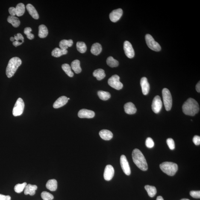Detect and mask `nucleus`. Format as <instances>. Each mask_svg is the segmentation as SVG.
<instances>
[{
  "mask_svg": "<svg viewBox=\"0 0 200 200\" xmlns=\"http://www.w3.org/2000/svg\"><path fill=\"white\" fill-rule=\"evenodd\" d=\"M199 107L197 101L192 98H189L184 103L182 106L183 112L185 114L194 116L199 112Z\"/></svg>",
  "mask_w": 200,
  "mask_h": 200,
  "instance_id": "f257e3e1",
  "label": "nucleus"
},
{
  "mask_svg": "<svg viewBox=\"0 0 200 200\" xmlns=\"http://www.w3.org/2000/svg\"><path fill=\"white\" fill-rule=\"evenodd\" d=\"M132 157L133 162L138 168L143 171L147 170L148 166L146 159L140 150L138 149L133 150Z\"/></svg>",
  "mask_w": 200,
  "mask_h": 200,
  "instance_id": "f03ea898",
  "label": "nucleus"
},
{
  "mask_svg": "<svg viewBox=\"0 0 200 200\" xmlns=\"http://www.w3.org/2000/svg\"><path fill=\"white\" fill-rule=\"evenodd\" d=\"M22 63V60L19 57H13L10 59L6 69V75L8 78L13 76Z\"/></svg>",
  "mask_w": 200,
  "mask_h": 200,
  "instance_id": "7ed1b4c3",
  "label": "nucleus"
},
{
  "mask_svg": "<svg viewBox=\"0 0 200 200\" xmlns=\"http://www.w3.org/2000/svg\"><path fill=\"white\" fill-rule=\"evenodd\" d=\"M161 170L168 175L173 176L178 170V166L176 163L172 162H164L160 165Z\"/></svg>",
  "mask_w": 200,
  "mask_h": 200,
  "instance_id": "20e7f679",
  "label": "nucleus"
},
{
  "mask_svg": "<svg viewBox=\"0 0 200 200\" xmlns=\"http://www.w3.org/2000/svg\"><path fill=\"white\" fill-rule=\"evenodd\" d=\"M162 96L163 103L167 111H169L171 109L172 104V97L169 89L164 88L162 90Z\"/></svg>",
  "mask_w": 200,
  "mask_h": 200,
  "instance_id": "39448f33",
  "label": "nucleus"
},
{
  "mask_svg": "<svg viewBox=\"0 0 200 200\" xmlns=\"http://www.w3.org/2000/svg\"><path fill=\"white\" fill-rule=\"evenodd\" d=\"M145 38L147 45L150 49L156 51H160L161 50V48L160 45L154 40L151 35L149 34H146L145 36Z\"/></svg>",
  "mask_w": 200,
  "mask_h": 200,
  "instance_id": "423d86ee",
  "label": "nucleus"
},
{
  "mask_svg": "<svg viewBox=\"0 0 200 200\" xmlns=\"http://www.w3.org/2000/svg\"><path fill=\"white\" fill-rule=\"evenodd\" d=\"M25 104L21 98H18L15 104L13 110V115L14 116L21 115L23 113Z\"/></svg>",
  "mask_w": 200,
  "mask_h": 200,
  "instance_id": "0eeeda50",
  "label": "nucleus"
},
{
  "mask_svg": "<svg viewBox=\"0 0 200 200\" xmlns=\"http://www.w3.org/2000/svg\"><path fill=\"white\" fill-rule=\"evenodd\" d=\"M119 79V76L116 75H113L108 79V84L116 90H121L123 87V85L120 81Z\"/></svg>",
  "mask_w": 200,
  "mask_h": 200,
  "instance_id": "6e6552de",
  "label": "nucleus"
},
{
  "mask_svg": "<svg viewBox=\"0 0 200 200\" xmlns=\"http://www.w3.org/2000/svg\"><path fill=\"white\" fill-rule=\"evenodd\" d=\"M162 107V102L160 97L157 96L154 98L151 105L152 110L154 113H158L161 110Z\"/></svg>",
  "mask_w": 200,
  "mask_h": 200,
  "instance_id": "1a4fd4ad",
  "label": "nucleus"
},
{
  "mask_svg": "<svg viewBox=\"0 0 200 200\" xmlns=\"http://www.w3.org/2000/svg\"><path fill=\"white\" fill-rule=\"evenodd\" d=\"M120 163L121 168L124 173L127 175H129L131 174V169L128 160L126 156L122 155L121 157Z\"/></svg>",
  "mask_w": 200,
  "mask_h": 200,
  "instance_id": "9d476101",
  "label": "nucleus"
},
{
  "mask_svg": "<svg viewBox=\"0 0 200 200\" xmlns=\"http://www.w3.org/2000/svg\"><path fill=\"white\" fill-rule=\"evenodd\" d=\"M124 49L126 57L129 58H132L134 57L135 51L132 45L128 41H125L124 43Z\"/></svg>",
  "mask_w": 200,
  "mask_h": 200,
  "instance_id": "9b49d317",
  "label": "nucleus"
},
{
  "mask_svg": "<svg viewBox=\"0 0 200 200\" xmlns=\"http://www.w3.org/2000/svg\"><path fill=\"white\" fill-rule=\"evenodd\" d=\"M115 171L114 168L111 165H107L104 169V179L107 181H110L114 176Z\"/></svg>",
  "mask_w": 200,
  "mask_h": 200,
  "instance_id": "f8f14e48",
  "label": "nucleus"
},
{
  "mask_svg": "<svg viewBox=\"0 0 200 200\" xmlns=\"http://www.w3.org/2000/svg\"><path fill=\"white\" fill-rule=\"evenodd\" d=\"M123 10L121 8L113 10L110 13V21L113 22H116L119 21L122 16Z\"/></svg>",
  "mask_w": 200,
  "mask_h": 200,
  "instance_id": "ddd939ff",
  "label": "nucleus"
},
{
  "mask_svg": "<svg viewBox=\"0 0 200 200\" xmlns=\"http://www.w3.org/2000/svg\"><path fill=\"white\" fill-rule=\"evenodd\" d=\"M79 117L81 118H92L95 116L94 112L92 110L82 109L78 113Z\"/></svg>",
  "mask_w": 200,
  "mask_h": 200,
  "instance_id": "4468645a",
  "label": "nucleus"
},
{
  "mask_svg": "<svg viewBox=\"0 0 200 200\" xmlns=\"http://www.w3.org/2000/svg\"><path fill=\"white\" fill-rule=\"evenodd\" d=\"M140 85L141 86L142 92L143 94L147 95L149 93L150 90V85L146 77H143L140 80Z\"/></svg>",
  "mask_w": 200,
  "mask_h": 200,
  "instance_id": "2eb2a0df",
  "label": "nucleus"
},
{
  "mask_svg": "<svg viewBox=\"0 0 200 200\" xmlns=\"http://www.w3.org/2000/svg\"><path fill=\"white\" fill-rule=\"evenodd\" d=\"M68 98L65 96H62L59 98L53 104L54 108L57 109L65 105L68 101Z\"/></svg>",
  "mask_w": 200,
  "mask_h": 200,
  "instance_id": "dca6fc26",
  "label": "nucleus"
},
{
  "mask_svg": "<svg viewBox=\"0 0 200 200\" xmlns=\"http://www.w3.org/2000/svg\"><path fill=\"white\" fill-rule=\"evenodd\" d=\"M124 110L127 114L129 115L134 114L137 111L135 106L132 103H127L124 105Z\"/></svg>",
  "mask_w": 200,
  "mask_h": 200,
  "instance_id": "f3484780",
  "label": "nucleus"
},
{
  "mask_svg": "<svg viewBox=\"0 0 200 200\" xmlns=\"http://www.w3.org/2000/svg\"><path fill=\"white\" fill-rule=\"evenodd\" d=\"M100 137L104 140H111L113 137V134L111 131L108 130L103 129L100 131L99 133Z\"/></svg>",
  "mask_w": 200,
  "mask_h": 200,
  "instance_id": "a211bd4d",
  "label": "nucleus"
},
{
  "mask_svg": "<svg viewBox=\"0 0 200 200\" xmlns=\"http://www.w3.org/2000/svg\"><path fill=\"white\" fill-rule=\"evenodd\" d=\"M38 189L37 186L36 185H32L30 184L27 185L24 190V194L25 195H29L33 196L36 193V190Z\"/></svg>",
  "mask_w": 200,
  "mask_h": 200,
  "instance_id": "6ab92c4d",
  "label": "nucleus"
},
{
  "mask_svg": "<svg viewBox=\"0 0 200 200\" xmlns=\"http://www.w3.org/2000/svg\"><path fill=\"white\" fill-rule=\"evenodd\" d=\"M26 8L27 10L33 18L35 19H38L39 18V15L38 12L35 7L31 4H27Z\"/></svg>",
  "mask_w": 200,
  "mask_h": 200,
  "instance_id": "aec40b11",
  "label": "nucleus"
},
{
  "mask_svg": "<svg viewBox=\"0 0 200 200\" xmlns=\"http://www.w3.org/2000/svg\"><path fill=\"white\" fill-rule=\"evenodd\" d=\"M46 186L47 188L50 190L54 191L57 189V181L56 179H50L47 182Z\"/></svg>",
  "mask_w": 200,
  "mask_h": 200,
  "instance_id": "412c9836",
  "label": "nucleus"
},
{
  "mask_svg": "<svg viewBox=\"0 0 200 200\" xmlns=\"http://www.w3.org/2000/svg\"><path fill=\"white\" fill-rule=\"evenodd\" d=\"M102 51V47L100 43H94L91 48L90 51L92 54L95 55H98Z\"/></svg>",
  "mask_w": 200,
  "mask_h": 200,
  "instance_id": "4be33fe9",
  "label": "nucleus"
},
{
  "mask_svg": "<svg viewBox=\"0 0 200 200\" xmlns=\"http://www.w3.org/2000/svg\"><path fill=\"white\" fill-rule=\"evenodd\" d=\"M68 52V51L67 50H64L56 48L53 50L52 52H51V55L53 57H61L62 55L66 54Z\"/></svg>",
  "mask_w": 200,
  "mask_h": 200,
  "instance_id": "5701e85b",
  "label": "nucleus"
},
{
  "mask_svg": "<svg viewBox=\"0 0 200 200\" xmlns=\"http://www.w3.org/2000/svg\"><path fill=\"white\" fill-rule=\"evenodd\" d=\"M73 44V41L72 39H69L68 40L64 39L60 41L59 45H60V49L67 50L68 47H71L72 46Z\"/></svg>",
  "mask_w": 200,
  "mask_h": 200,
  "instance_id": "b1692460",
  "label": "nucleus"
},
{
  "mask_svg": "<svg viewBox=\"0 0 200 200\" xmlns=\"http://www.w3.org/2000/svg\"><path fill=\"white\" fill-rule=\"evenodd\" d=\"M48 34V31L46 26L41 25L39 27L38 36L39 37L43 38L47 36Z\"/></svg>",
  "mask_w": 200,
  "mask_h": 200,
  "instance_id": "393cba45",
  "label": "nucleus"
},
{
  "mask_svg": "<svg viewBox=\"0 0 200 200\" xmlns=\"http://www.w3.org/2000/svg\"><path fill=\"white\" fill-rule=\"evenodd\" d=\"M71 68L76 74H78L81 73L82 69L80 66V62L79 60H75L71 63Z\"/></svg>",
  "mask_w": 200,
  "mask_h": 200,
  "instance_id": "a878e982",
  "label": "nucleus"
},
{
  "mask_svg": "<svg viewBox=\"0 0 200 200\" xmlns=\"http://www.w3.org/2000/svg\"><path fill=\"white\" fill-rule=\"evenodd\" d=\"M93 76L96 77L98 81H101L105 78L106 74L104 70L99 69L96 70L93 72Z\"/></svg>",
  "mask_w": 200,
  "mask_h": 200,
  "instance_id": "bb28decb",
  "label": "nucleus"
},
{
  "mask_svg": "<svg viewBox=\"0 0 200 200\" xmlns=\"http://www.w3.org/2000/svg\"><path fill=\"white\" fill-rule=\"evenodd\" d=\"M7 21L9 23L11 24L15 28H17L20 25V21L19 19L15 16H9Z\"/></svg>",
  "mask_w": 200,
  "mask_h": 200,
  "instance_id": "cd10ccee",
  "label": "nucleus"
},
{
  "mask_svg": "<svg viewBox=\"0 0 200 200\" xmlns=\"http://www.w3.org/2000/svg\"><path fill=\"white\" fill-rule=\"evenodd\" d=\"M16 8V15L18 16H21L25 12V6L22 3H19L17 5Z\"/></svg>",
  "mask_w": 200,
  "mask_h": 200,
  "instance_id": "c85d7f7f",
  "label": "nucleus"
},
{
  "mask_svg": "<svg viewBox=\"0 0 200 200\" xmlns=\"http://www.w3.org/2000/svg\"><path fill=\"white\" fill-rule=\"evenodd\" d=\"M145 188L147 192L148 195L151 197H154L157 194V189L154 186L147 185L145 186Z\"/></svg>",
  "mask_w": 200,
  "mask_h": 200,
  "instance_id": "c756f323",
  "label": "nucleus"
},
{
  "mask_svg": "<svg viewBox=\"0 0 200 200\" xmlns=\"http://www.w3.org/2000/svg\"><path fill=\"white\" fill-rule=\"evenodd\" d=\"M98 95L100 99L103 101H107L111 97V95L109 92L102 90L99 91L98 92Z\"/></svg>",
  "mask_w": 200,
  "mask_h": 200,
  "instance_id": "7c9ffc66",
  "label": "nucleus"
},
{
  "mask_svg": "<svg viewBox=\"0 0 200 200\" xmlns=\"http://www.w3.org/2000/svg\"><path fill=\"white\" fill-rule=\"evenodd\" d=\"M107 64L111 68L116 67L119 65V63L117 60H115L112 57H110L107 59Z\"/></svg>",
  "mask_w": 200,
  "mask_h": 200,
  "instance_id": "2f4dec72",
  "label": "nucleus"
},
{
  "mask_svg": "<svg viewBox=\"0 0 200 200\" xmlns=\"http://www.w3.org/2000/svg\"><path fill=\"white\" fill-rule=\"evenodd\" d=\"M62 69L63 70L66 74L70 77H73L74 75V73L71 70V67L69 64L65 63L62 65Z\"/></svg>",
  "mask_w": 200,
  "mask_h": 200,
  "instance_id": "473e14b6",
  "label": "nucleus"
},
{
  "mask_svg": "<svg viewBox=\"0 0 200 200\" xmlns=\"http://www.w3.org/2000/svg\"><path fill=\"white\" fill-rule=\"evenodd\" d=\"M76 48L78 51L80 53H84L87 50V46L85 43L83 42H78L76 43Z\"/></svg>",
  "mask_w": 200,
  "mask_h": 200,
  "instance_id": "72a5a7b5",
  "label": "nucleus"
},
{
  "mask_svg": "<svg viewBox=\"0 0 200 200\" xmlns=\"http://www.w3.org/2000/svg\"><path fill=\"white\" fill-rule=\"evenodd\" d=\"M27 185L26 182H24L22 183V184H19H19L16 185L14 187L15 192L17 193H21L25 189Z\"/></svg>",
  "mask_w": 200,
  "mask_h": 200,
  "instance_id": "f704fd0d",
  "label": "nucleus"
},
{
  "mask_svg": "<svg viewBox=\"0 0 200 200\" xmlns=\"http://www.w3.org/2000/svg\"><path fill=\"white\" fill-rule=\"evenodd\" d=\"M41 196L43 200H52L54 198V196L52 194L46 191L42 192Z\"/></svg>",
  "mask_w": 200,
  "mask_h": 200,
  "instance_id": "c9c22d12",
  "label": "nucleus"
},
{
  "mask_svg": "<svg viewBox=\"0 0 200 200\" xmlns=\"http://www.w3.org/2000/svg\"><path fill=\"white\" fill-rule=\"evenodd\" d=\"M32 31V29L30 27H26L24 29V33L27 36V37L30 40H32L34 38V35L31 33Z\"/></svg>",
  "mask_w": 200,
  "mask_h": 200,
  "instance_id": "e433bc0d",
  "label": "nucleus"
},
{
  "mask_svg": "<svg viewBox=\"0 0 200 200\" xmlns=\"http://www.w3.org/2000/svg\"><path fill=\"white\" fill-rule=\"evenodd\" d=\"M166 142L170 149L171 150L175 149V144L173 139L172 138H168L167 139Z\"/></svg>",
  "mask_w": 200,
  "mask_h": 200,
  "instance_id": "4c0bfd02",
  "label": "nucleus"
},
{
  "mask_svg": "<svg viewBox=\"0 0 200 200\" xmlns=\"http://www.w3.org/2000/svg\"><path fill=\"white\" fill-rule=\"evenodd\" d=\"M147 147L151 148L154 146V142L153 139L151 138H148L146 139L145 142Z\"/></svg>",
  "mask_w": 200,
  "mask_h": 200,
  "instance_id": "58836bf2",
  "label": "nucleus"
},
{
  "mask_svg": "<svg viewBox=\"0 0 200 200\" xmlns=\"http://www.w3.org/2000/svg\"><path fill=\"white\" fill-rule=\"evenodd\" d=\"M190 196L195 198H200V191H191L190 192Z\"/></svg>",
  "mask_w": 200,
  "mask_h": 200,
  "instance_id": "ea45409f",
  "label": "nucleus"
},
{
  "mask_svg": "<svg viewBox=\"0 0 200 200\" xmlns=\"http://www.w3.org/2000/svg\"><path fill=\"white\" fill-rule=\"evenodd\" d=\"M14 38L15 40H16L17 41H19L20 40H21L23 43L24 42V38L22 35L20 33H18L16 35H15Z\"/></svg>",
  "mask_w": 200,
  "mask_h": 200,
  "instance_id": "a19ab883",
  "label": "nucleus"
},
{
  "mask_svg": "<svg viewBox=\"0 0 200 200\" xmlns=\"http://www.w3.org/2000/svg\"><path fill=\"white\" fill-rule=\"evenodd\" d=\"M194 143L196 145H199L200 144V137L199 136L195 135L194 136L193 139Z\"/></svg>",
  "mask_w": 200,
  "mask_h": 200,
  "instance_id": "79ce46f5",
  "label": "nucleus"
},
{
  "mask_svg": "<svg viewBox=\"0 0 200 200\" xmlns=\"http://www.w3.org/2000/svg\"><path fill=\"white\" fill-rule=\"evenodd\" d=\"M9 12L10 16H15L16 15V11L15 7H10L9 9Z\"/></svg>",
  "mask_w": 200,
  "mask_h": 200,
  "instance_id": "37998d69",
  "label": "nucleus"
},
{
  "mask_svg": "<svg viewBox=\"0 0 200 200\" xmlns=\"http://www.w3.org/2000/svg\"><path fill=\"white\" fill-rule=\"evenodd\" d=\"M0 200H11V197L9 195H4L0 194Z\"/></svg>",
  "mask_w": 200,
  "mask_h": 200,
  "instance_id": "c03bdc74",
  "label": "nucleus"
},
{
  "mask_svg": "<svg viewBox=\"0 0 200 200\" xmlns=\"http://www.w3.org/2000/svg\"><path fill=\"white\" fill-rule=\"evenodd\" d=\"M22 42L19 41H15L14 42H13V45H14L15 46L17 47L18 46H19V45L22 44Z\"/></svg>",
  "mask_w": 200,
  "mask_h": 200,
  "instance_id": "a18cd8bd",
  "label": "nucleus"
},
{
  "mask_svg": "<svg viewBox=\"0 0 200 200\" xmlns=\"http://www.w3.org/2000/svg\"><path fill=\"white\" fill-rule=\"evenodd\" d=\"M196 90H197V91L198 92H199V93H200V81H199V82H198L196 86Z\"/></svg>",
  "mask_w": 200,
  "mask_h": 200,
  "instance_id": "49530a36",
  "label": "nucleus"
},
{
  "mask_svg": "<svg viewBox=\"0 0 200 200\" xmlns=\"http://www.w3.org/2000/svg\"><path fill=\"white\" fill-rule=\"evenodd\" d=\"M164 200V199H163L162 197L161 196H158L157 198V200Z\"/></svg>",
  "mask_w": 200,
  "mask_h": 200,
  "instance_id": "de8ad7c7",
  "label": "nucleus"
},
{
  "mask_svg": "<svg viewBox=\"0 0 200 200\" xmlns=\"http://www.w3.org/2000/svg\"><path fill=\"white\" fill-rule=\"evenodd\" d=\"M10 40L12 42H14L15 40V39L14 37H11L10 38Z\"/></svg>",
  "mask_w": 200,
  "mask_h": 200,
  "instance_id": "09e8293b",
  "label": "nucleus"
},
{
  "mask_svg": "<svg viewBox=\"0 0 200 200\" xmlns=\"http://www.w3.org/2000/svg\"><path fill=\"white\" fill-rule=\"evenodd\" d=\"M181 200H190L188 199H182Z\"/></svg>",
  "mask_w": 200,
  "mask_h": 200,
  "instance_id": "8fccbe9b",
  "label": "nucleus"
},
{
  "mask_svg": "<svg viewBox=\"0 0 200 200\" xmlns=\"http://www.w3.org/2000/svg\"><path fill=\"white\" fill-rule=\"evenodd\" d=\"M68 100H69V99H70V98H68Z\"/></svg>",
  "mask_w": 200,
  "mask_h": 200,
  "instance_id": "3c124183",
  "label": "nucleus"
}]
</instances>
